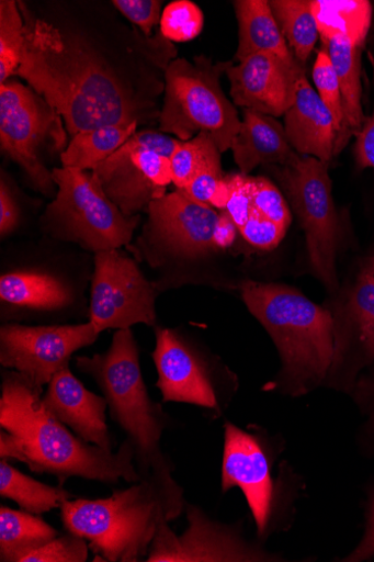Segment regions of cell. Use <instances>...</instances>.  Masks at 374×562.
Here are the masks:
<instances>
[{
	"label": "cell",
	"instance_id": "obj_1",
	"mask_svg": "<svg viewBox=\"0 0 374 562\" xmlns=\"http://www.w3.org/2000/svg\"><path fill=\"white\" fill-rule=\"evenodd\" d=\"M19 7L25 42L18 75L61 117L72 137L158 121L156 99L166 82L145 65L116 61L84 35L35 18L23 3Z\"/></svg>",
	"mask_w": 374,
	"mask_h": 562
},
{
	"label": "cell",
	"instance_id": "obj_2",
	"mask_svg": "<svg viewBox=\"0 0 374 562\" xmlns=\"http://www.w3.org/2000/svg\"><path fill=\"white\" fill-rule=\"evenodd\" d=\"M42 394L22 374H3L0 427L21 441L32 472L56 476L60 485L72 477L104 484L140 480L127 440L116 452L86 442L48 412Z\"/></svg>",
	"mask_w": 374,
	"mask_h": 562
},
{
	"label": "cell",
	"instance_id": "obj_3",
	"mask_svg": "<svg viewBox=\"0 0 374 562\" xmlns=\"http://www.w3.org/2000/svg\"><path fill=\"white\" fill-rule=\"evenodd\" d=\"M183 487L172 475L140 479L110 497L66 499L61 521L68 532L86 539L94 561H145L158 526L185 510Z\"/></svg>",
	"mask_w": 374,
	"mask_h": 562
},
{
	"label": "cell",
	"instance_id": "obj_4",
	"mask_svg": "<svg viewBox=\"0 0 374 562\" xmlns=\"http://www.w3.org/2000/svg\"><path fill=\"white\" fill-rule=\"evenodd\" d=\"M240 292L279 350L282 369L273 390L298 397L326 385L335 356L331 311L284 284L249 280Z\"/></svg>",
	"mask_w": 374,
	"mask_h": 562
},
{
	"label": "cell",
	"instance_id": "obj_5",
	"mask_svg": "<svg viewBox=\"0 0 374 562\" xmlns=\"http://www.w3.org/2000/svg\"><path fill=\"white\" fill-rule=\"evenodd\" d=\"M76 362L80 372L95 381L113 422L126 434L140 479L172 475L173 465L160 445L170 418L148 393L133 330H117L109 350L77 357Z\"/></svg>",
	"mask_w": 374,
	"mask_h": 562
},
{
	"label": "cell",
	"instance_id": "obj_6",
	"mask_svg": "<svg viewBox=\"0 0 374 562\" xmlns=\"http://www.w3.org/2000/svg\"><path fill=\"white\" fill-rule=\"evenodd\" d=\"M222 468V488H239L248 503L261 543L287 531L294 522L295 504L304 480L287 461L279 459L286 449L282 435L261 426L242 429L227 422Z\"/></svg>",
	"mask_w": 374,
	"mask_h": 562
},
{
	"label": "cell",
	"instance_id": "obj_7",
	"mask_svg": "<svg viewBox=\"0 0 374 562\" xmlns=\"http://www.w3.org/2000/svg\"><path fill=\"white\" fill-rule=\"evenodd\" d=\"M230 65L231 61L213 64L206 57H196L193 63L175 59L165 72L159 130L182 142L206 133L222 153L231 148L241 121L220 85Z\"/></svg>",
	"mask_w": 374,
	"mask_h": 562
},
{
	"label": "cell",
	"instance_id": "obj_8",
	"mask_svg": "<svg viewBox=\"0 0 374 562\" xmlns=\"http://www.w3.org/2000/svg\"><path fill=\"white\" fill-rule=\"evenodd\" d=\"M52 176L58 192L42 217L49 235L94 252L131 243L139 216L127 217L91 171L63 167Z\"/></svg>",
	"mask_w": 374,
	"mask_h": 562
},
{
	"label": "cell",
	"instance_id": "obj_9",
	"mask_svg": "<svg viewBox=\"0 0 374 562\" xmlns=\"http://www.w3.org/2000/svg\"><path fill=\"white\" fill-rule=\"evenodd\" d=\"M181 143L162 133L137 132L91 172L127 217L139 216L173 183L171 157Z\"/></svg>",
	"mask_w": 374,
	"mask_h": 562
},
{
	"label": "cell",
	"instance_id": "obj_10",
	"mask_svg": "<svg viewBox=\"0 0 374 562\" xmlns=\"http://www.w3.org/2000/svg\"><path fill=\"white\" fill-rule=\"evenodd\" d=\"M329 169V164L301 157L281 171V181L305 232L311 270L328 290L336 292L340 225Z\"/></svg>",
	"mask_w": 374,
	"mask_h": 562
},
{
	"label": "cell",
	"instance_id": "obj_11",
	"mask_svg": "<svg viewBox=\"0 0 374 562\" xmlns=\"http://www.w3.org/2000/svg\"><path fill=\"white\" fill-rule=\"evenodd\" d=\"M61 117L31 88L16 81L0 86V144L29 175L35 188L49 195L56 182L39 159L38 150L49 136L58 148L65 144Z\"/></svg>",
	"mask_w": 374,
	"mask_h": 562
},
{
	"label": "cell",
	"instance_id": "obj_12",
	"mask_svg": "<svg viewBox=\"0 0 374 562\" xmlns=\"http://www.w3.org/2000/svg\"><path fill=\"white\" fill-rule=\"evenodd\" d=\"M189 528L177 536L169 521L159 524L147 562H271L284 561L269 552L260 541H249L241 526L225 525L209 518L197 505L186 502Z\"/></svg>",
	"mask_w": 374,
	"mask_h": 562
},
{
	"label": "cell",
	"instance_id": "obj_13",
	"mask_svg": "<svg viewBox=\"0 0 374 562\" xmlns=\"http://www.w3.org/2000/svg\"><path fill=\"white\" fill-rule=\"evenodd\" d=\"M156 291L134 260L118 249L95 252L90 323L104 330L157 327Z\"/></svg>",
	"mask_w": 374,
	"mask_h": 562
},
{
	"label": "cell",
	"instance_id": "obj_14",
	"mask_svg": "<svg viewBox=\"0 0 374 562\" xmlns=\"http://www.w3.org/2000/svg\"><path fill=\"white\" fill-rule=\"evenodd\" d=\"M155 336L156 385L163 401L196 405L212 419L223 417L229 397L217 363L175 329L155 327Z\"/></svg>",
	"mask_w": 374,
	"mask_h": 562
},
{
	"label": "cell",
	"instance_id": "obj_15",
	"mask_svg": "<svg viewBox=\"0 0 374 562\" xmlns=\"http://www.w3.org/2000/svg\"><path fill=\"white\" fill-rule=\"evenodd\" d=\"M98 337L90 322L63 326L8 324L0 328V364L43 389L69 367L75 352L91 346Z\"/></svg>",
	"mask_w": 374,
	"mask_h": 562
},
{
	"label": "cell",
	"instance_id": "obj_16",
	"mask_svg": "<svg viewBox=\"0 0 374 562\" xmlns=\"http://www.w3.org/2000/svg\"><path fill=\"white\" fill-rule=\"evenodd\" d=\"M330 311L335 356L326 385L352 393L360 373L374 370V278L362 270L345 299Z\"/></svg>",
	"mask_w": 374,
	"mask_h": 562
},
{
	"label": "cell",
	"instance_id": "obj_17",
	"mask_svg": "<svg viewBox=\"0 0 374 562\" xmlns=\"http://www.w3.org/2000/svg\"><path fill=\"white\" fill-rule=\"evenodd\" d=\"M145 237L160 255L196 260L216 251L213 244L219 214L177 190L150 203Z\"/></svg>",
	"mask_w": 374,
	"mask_h": 562
},
{
	"label": "cell",
	"instance_id": "obj_18",
	"mask_svg": "<svg viewBox=\"0 0 374 562\" xmlns=\"http://www.w3.org/2000/svg\"><path fill=\"white\" fill-rule=\"evenodd\" d=\"M301 66L272 54H257L226 70L236 105L271 117L284 116L294 98Z\"/></svg>",
	"mask_w": 374,
	"mask_h": 562
},
{
	"label": "cell",
	"instance_id": "obj_19",
	"mask_svg": "<svg viewBox=\"0 0 374 562\" xmlns=\"http://www.w3.org/2000/svg\"><path fill=\"white\" fill-rule=\"evenodd\" d=\"M42 398L48 412L82 440L106 451H114L105 416L109 403L104 396L87 390L70 367L50 380Z\"/></svg>",
	"mask_w": 374,
	"mask_h": 562
},
{
	"label": "cell",
	"instance_id": "obj_20",
	"mask_svg": "<svg viewBox=\"0 0 374 562\" xmlns=\"http://www.w3.org/2000/svg\"><path fill=\"white\" fill-rule=\"evenodd\" d=\"M284 116L285 132L296 153L330 165L338 136L335 119L304 71L296 81L292 105Z\"/></svg>",
	"mask_w": 374,
	"mask_h": 562
},
{
	"label": "cell",
	"instance_id": "obj_21",
	"mask_svg": "<svg viewBox=\"0 0 374 562\" xmlns=\"http://www.w3.org/2000/svg\"><path fill=\"white\" fill-rule=\"evenodd\" d=\"M231 149L241 175L259 166L291 167L301 159L292 147L285 127L274 117L243 110V121Z\"/></svg>",
	"mask_w": 374,
	"mask_h": 562
},
{
	"label": "cell",
	"instance_id": "obj_22",
	"mask_svg": "<svg viewBox=\"0 0 374 562\" xmlns=\"http://www.w3.org/2000/svg\"><path fill=\"white\" fill-rule=\"evenodd\" d=\"M234 4L239 24V45L234 63L257 54H272L291 66H301L281 32L271 2L238 0Z\"/></svg>",
	"mask_w": 374,
	"mask_h": 562
},
{
	"label": "cell",
	"instance_id": "obj_23",
	"mask_svg": "<svg viewBox=\"0 0 374 562\" xmlns=\"http://www.w3.org/2000/svg\"><path fill=\"white\" fill-rule=\"evenodd\" d=\"M0 297L19 308L55 312L67 308L73 295L55 277L37 272H11L0 279Z\"/></svg>",
	"mask_w": 374,
	"mask_h": 562
},
{
	"label": "cell",
	"instance_id": "obj_24",
	"mask_svg": "<svg viewBox=\"0 0 374 562\" xmlns=\"http://www.w3.org/2000/svg\"><path fill=\"white\" fill-rule=\"evenodd\" d=\"M60 532L39 516L24 509L0 507V561L23 562L24 558L55 540Z\"/></svg>",
	"mask_w": 374,
	"mask_h": 562
},
{
	"label": "cell",
	"instance_id": "obj_25",
	"mask_svg": "<svg viewBox=\"0 0 374 562\" xmlns=\"http://www.w3.org/2000/svg\"><path fill=\"white\" fill-rule=\"evenodd\" d=\"M337 72L343 98L348 135L360 133L364 124L361 105V49L364 44L347 35H337L324 42Z\"/></svg>",
	"mask_w": 374,
	"mask_h": 562
},
{
	"label": "cell",
	"instance_id": "obj_26",
	"mask_svg": "<svg viewBox=\"0 0 374 562\" xmlns=\"http://www.w3.org/2000/svg\"><path fill=\"white\" fill-rule=\"evenodd\" d=\"M138 125L105 126L73 136L63 151L64 168L91 171L109 159L138 131Z\"/></svg>",
	"mask_w": 374,
	"mask_h": 562
},
{
	"label": "cell",
	"instance_id": "obj_27",
	"mask_svg": "<svg viewBox=\"0 0 374 562\" xmlns=\"http://www.w3.org/2000/svg\"><path fill=\"white\" fill-rule=\"evenodd\" d=\"M313 13L322 42L337 35L364 44L372 16L369 2L362 0H313Z\"/></svg>",
	"mask_w": 374,
	"mask_h": 562
},
{
	"label": "cell",
	"instance_id": "obj_28",
	"mask_svg": "<svg viewBox=\"0 0 374 562\" xmlns=\"http://www.w3.org/2000/svg\"><path fill=\"white\" fill-rule=\"evenodd\" d=\"M0 496L14 501L27 513L42 516L73 495L67 490L49 486L23 474L8 459H0Z\"/></svg>",
	"mask_w": 374,
	"mask_h": 562
},
{
	"label": "cell",
	"instance_id": "obj_29",
	"mask_svg": "<svg viewBox=\"0 0 374 562\" xmlns=\"http://www.w3.org/2000/svg\"><path fill=\"white\" fill-rule=\"evenodd\" d=\"M271 8L296 61L308 60L318 40L317 23L309 0H273Z\"/></svg>",
	"mask_w": 374,
	"mask_h": 562
},
{
	"label": "cell",
	"instance_id": "obj_30",
	"mask_svg": "<svg viewBox=\"0 0 374 562\" xmlns=\"http://www.w3.org/2000/svg\"><path fill=\"white\" fill-rule=\"evenodd\" d=\"M222 165V151L211 136L200 133L182 142L171 157L173 184L185 189L204 169Z\"/></svg>",
	"mask_w": 374,
	"mask_h": 562
},
{
	"label": "cell",
	"instance_id": "obj_31",
	"mask_svg": "<svg viewBox=\"0 0 374 562\" xmlns=\"http://www.w3.org/2000/svg\"><path fill=\"white\" fill-rule=\"evenodd\" d=\"M19 3L0 2V85L18 74L25 42V22Z\"/></svg>",
	"mask_w": 374,
	"mask_h": 562
},
{
	"label": "cell",
	"instance_id": "obj_32",
	"mask_svg": "<svg viewBox=\"0 0 374 562\" xmlns=\"http://www.w3.org/2000/svg\"><path fill=\"white\" fill-rule=\"evenodd\" d=\"M316 92L331 112L338 133L335 156L339 155L349 139L343 111V98L337 72L326 47L317 54L313 68Z\"/></svg>",
	"mask_w": 374,
	"mask_h": 562
},
{
	"label": "cell",
	"instance_id": "obj_33",
	"mask_svg": "<svg viewBox=\"0 0 374 562\" xmlns=\"http://www.w3.org/2000/svg\"><path fill=\"white\" fill-rule=\"evenodd\" d=\"M204 16L190 0H178L168 5L160 20V32L171 42H188L202 32Z\"/></svg>",
	"mask_w": 374,
	"mask_h": 562
},
{
	"label": "cell",
	"instance_id": "obj_34",
	"mask_svg": "<svg viewBox=\"0 0 374 562\" xmlns=\"http://www.w3.org/2000/svg\"><path fill=\"white\" fill-rule=\"evenodd\" d=\"M89 551L86 539L68 532L35 550L23 562H86Z\"/></svg>",
	"mask_w": 374,
	"mask_h": 562
},
{
	"label": "cell",
	"instance_id": "obj_35",
	"mask_svg": "<svg viewBox=\"0 0 374 562\" xmlns=\"http://www.w3.org/2000/svg\"><path fill=\"white\" fill-rule=\"evenodd\" d=\"M253 209L280 226L290 227L292 216L281 191L264 178H254Z\"/></svg>",
	"mask_w": 374,
	"mask_h": 562
},
{
	"label": "cell",
	"instance_id": "obj_36",
	"mask_svg": "<svg viewBox=\"0 0 374 562\" xmlns=\"http://www.w3.org/2000/svg\"><path fill=\"white\" fill-rule=\"evenodd\" d=\"M114 7L146 37H152L154 29L162 20V3L157 0H115Z\"/></svg>",
	"mask_w": 374,
	"mask_h": 562
},
{
	"label": "cell",
	"instance_id": "obj_37",
	"mask_svg": "<svg viewBox=\"0 0 374 562\" xmlns=\"http://www.w3.org/2000/svg\"><path fill=\"white\" fill-rule=\"evenodd\" d=\"M243 238L260 249H273L285 237L287 229L265 218L253 207L247 223L239 229Z\"/></svg>",
	"mask_w": 374,
	"mask_h": 562
},
{
	"label": "cell",
	"instance_id": "obj_38",
	"mask_svg": "<svg viewBox=\"0 0 374 562\" xmlns=\"http://www.w3.org/2000/svg\"><path fill=\"white\" fill-rule=\"evenodd\" d=\"M230 196L226 212L240 229L248 221L253 207L254 178L245 175L229 177Z\"/></svg>",
	"mask_w": 374,
	"mask_h": 562
},
{
	"label": "cell",
	"instance_id": "obj_39",
	"mask_svg": "<svg viewBox=\"0 0 374 562\" xmlns=\"http://www.w3.org/2000/svg\"><path fill=\"white\" fill-rule=\"evenodd\" d=\"M226 177L223 166L209 167L201 171L191 183L183 190L191 199L208 204L211 206L213 199L223 187ZM212 207V206H211Z\"/></svg>",
	"mask_w": 374,
	"mask_h": 562
},
{
	"label": "cell",
	"instance_id": "obj_40",
	"mask_svg": "<svg viewBox=\"0 0 374 562\" xmlns=\"http://www.w3.org/2000/svg\"><path fill=\"white\" fill-rule=\"evenodd\" d=\"M364 533L359 544L341 561L363 562L374 558V486L370 490L365 505Z\"/></svg>",
	"mask_w": 374,
	"mask_h": 562
},
{
	"label": "cell",
	"instance_id": "obj_41",
	"mask_svg": "<svg viewBox=\"0 0 374 562\" xmlns=\"http://www.w3.org/2000/svg\"><path fill=\"white\" fill-rule=\"evenodd\" d=\"M20 212L10 187L2 180L0 183V234L10 235L18 227Z\"/></svg>",
	"mask_w": 374,
	"mask_h": 562
},
{
	"label": "cell",
	"instance_id": "obj_42",
	"mask_svg": "<svg viewBox=\"0 0 374 562\" xmlns=\"http://www.w3.org/2000/svg\"><path fill=\"white\" fill-rule=\"evenodd\" d=\"M355 153L359 166L374 170V112L358 134Z\"/></svg>",
	"mask_w": 374,
	"mask_h": 562
},
{
	"label": "cell",
	"instance_id": "obj_43",
	"mask_svg": "<svg viewBox=\"0 0 374 562\" xmlns=\"http://www.w3.org/2000/svg\"><path fill=\"white\" fill-rule=\"evenodd\" d=\"M238 229L230 215L224 211L219 215L215 232H213V244L217 250L230 247L236 240Z\"/></svg>",
	"mask_w": 374,
	"mask_h": 562
},
{
	"label": "cell",
	"instance_id": "obj_44",
	"mask_svg": "<svg viewBox=\"0 0 374 562\" xmlns=\"http://www.w3.org/2000/svg\"><path fill=\"white\" fill-rule=\"evenodd\" d=\"M352 393L364 415L374 413V375L358 380Z\"/></svg>",
	"mask_w": 374,
	"mask_h": 562
},
{
	"label": "cell",
	"instance_id": "obj_45",
	"mask_svg": "<svg viewBox=\"0 0 374 562\" xmlns=\"http://www.w3.org/2000/svg\"><path fill=\"white\" fill-rule=\"evenodd\" d=\"M356 441L365 457L374 458V413L367 415V420L361 427Z\"/></svg>",
	"mask_w": 374,
	"mask_h": 562
},
{
	"label": "cell",
	"instance_id": "obj_46",
	"mask_svg": "<svg viewBox=\"0 0 374 562\" xmlns=\"http://www.w3.org/2000/svg\"><path fill=\"white\" fill-rule=\"evenodd\" d=\"M363 270L374 278V257L366 261Z\"/></svg>",
	"mask_w": 374,
	"mask_h": 562
}]
</instances>
